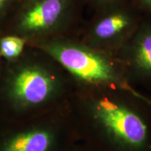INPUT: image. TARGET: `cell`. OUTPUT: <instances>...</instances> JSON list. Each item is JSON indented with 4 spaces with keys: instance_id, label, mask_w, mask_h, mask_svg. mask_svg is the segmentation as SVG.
I'll return each instance as SVG.
<instances>
[{
    "instance_id": "2",
    "label": "cell",
    "mask_w": 151,
    "mask_h": 151,
    "mask_svg": "<svg viewBox=\"0 0 151 151\" xmlns=\"http://www.w3.org/2000/svg\"><path fill=\"white\" fill-rule=\"evenodd\" d=\"M40 47L65 69L75 86L122 90L148 97L129 82L120 62L97 49L62 41Z\"/></svg>"
},
{
    "instance_id": "7",
    "label": "cell",
    "mask_w": 151,
    "mask_h": 151,
    "mask_svg": "<svg viewBox=\"0 0 151 151\" xmlns=\"http://www.w3.org/2000/svg\"><path fill=\"white\" fill-rule=\"evenodd\" d=\"M129 25V20L122 14H115L100 20L94 25L92 36L96 41L107 43L123 35Z\"/></svg>"
},
{
    "instance_id": "4",
    "label": "cell",
    "mask_w": 151,
    "mask_h": 151,
    "mask_svg": "<svg viewBox=\"0 0 151 151\" xmlns=\"http://www.w3.org/2000/svg\"><path fill=\"white\" fill-rule=\"evenodd\" d=\"M119 62L134 86L151 85V27L138 34L127 55Z\"/></svg>"
},
{
    "instance_id": "10",
    "label": "cell",
    "mask_w": 151,
    "mask_h": 151,
    "mask_svg": "<svg viewBox=\"0 0 151 151\" xmlns=\"http://www.w3.org/2000/svg\"><path fill=\"white\" fill-rule=\"evenodd\" d=\"M6 1H7V0H0V11L2 9L4 6L5 5V4Z\"/></svg>"
},
{
    "instance_id": "11",
    "label": "cell",
    "mask_w": 151,
    "mask_h": 151,
    "mask_svg": "<svg viewBox=\"0 0 151 151\" xmlns=\"http://www.w3.org/2000/svg\"><path fill=\"white\" fill-rule=\"evenodd\" d=\"M145 2L146 3V4L148 6L151 7V0H144Z\"/></svg>"
},
{
    "instance_id": "3",
    "label": "cell",
    "mask_w": 151,
    "mask_h": 151,
    "mask_svg": "<svg viewBox=\"0 0 151 151\" xmlns=\"http://www.w3.org/2000/svg\"><path fill=\"white\" fill-rule=\"evenodd\" d=\"M74 83L69 75L63 77L42 66L22 67L14 76L11 95L19 106L38 108L63 94L72 93Z\"/></svg>"
},
{
    "instance_id": "6",
    "label": "cell",
    "mask_w": 151,
    "mask_h": 151,
    "mask_svg": "<svg viewBox=\"0 0 151 151\" xmlns=\"http://www.w3.org/2000/svg\"><path fill=\"white\" fill-rule=\"evenodd\" d=\"M58 134L53 129L37 127L22 132L11 139L4 151H53Z\"/></svg>"
},
{
    "instance_id": "8",
    "label": "cell",
    "mask_w": 151,
    "mask_h": 151,
    "mask_svg": "<svg viewBox=\"0 0 151 151\" xmlns=\"http://www.w3.org/2000/svg\"><path fill=\"white\" fill-rule=\"evenodd\" d=\"M24 41L17 37H6L0 40V52L7 59H14L21 54Z\"/></svg>"
},
{
    "instance_id": "9",
    "label": "cell",
    "mask_w": 151,
    "mask_h": 151,
    "mask_svg": "<svg viewBox=\"0 0 151 151\" xmlns=\"http://www.w3.org/2000/svg\"><path fill=\"white\" fill-rule=\"evenodd\" d=\"M71 151H106L99 147L82 140H78L74 143Z\"/></svg>"
},
{
    "instance_id": "1",
    "label": "cell",
    "mask_w": 151,
    "mask_h": 151,
    "mask_svg": "<svg viewBox=\"0 0 151 151\" xmlns=\"http://www.w3.org/2000/svg\"><path fill=\"white\" fill-rule=\"evenodd\" d=\"M68 112L79 140L106 151H151V99L75 86Z\"/></svg>"
},
{
    "instance_id": "5",
    "label": "cell",
    "mask_w": 151,
    "mask_h": 151,
    "mask_svg": "<svg viewBox=\"0 0 151 151\" xmlns=\"http://www.w3.org/2000/svg\"><path fill=\"white\" fill-rule=\"evenodd\" d=\"M65 0H42L22 17L20 28L25 32L36 33L53 27L61 18Z\"/></svg>"
}]
</instances>
